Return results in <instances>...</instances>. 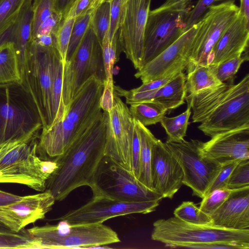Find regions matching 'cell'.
Returning <instances> with one entry per match:
<instances>
[{"label": "cell", "mask_w": 249, "mask_h": 249, "mask_svg": "<svg viewBox=\"0 0 249 249\" xmlns=\"http://www.w3.org/2000/svg\"><path fill=\"white\" fill-rule=\"evenodd\" d=\"M106 127L103 115L77 137L62 155L53 160L56 170L48 179L46 189L56 201L65 199L75 189L90 188L105 156Z\"/></svg>", "instance_id": "obj_1"}, {"label": "cell", "mask_w": 249, "mask_h": 249, "mask_svg": "<svg viewBox=\"0 0 249 249\" xmlns=\"http://www.w3.org/2000/svg\"><path fill=\"white\" fill-rule=\"evenodd\" d=\"M193 111L192 121L205 135L249 128V74L237 84L233 80L187 95Z\"/></svg>", "instance_id": "obj_2"}, {"label": "cell", "mask_w": 249, "mask_h": 249, "mask_svg": "<svg viewBox=\"0 0 249 249\" xmlns=\"http://www.w3.org/2000/svg\"><path fill=\"white\" fill-rule=\"evenodd\" d=\"M105 84L94 76L81 86L67 107L63 118L39 135L37 152L40 159L49 160L62 155L103 112L100 99Z\"/></svg>", "instance_id": "obj_3"}, {"label": "cell", "mask_w": 249, "mask_h": 249, "mask_svg": "<svg viewBox=\"0 0 249 249\" xmlns=\"http://www.w3.org/2000/svg\"><path fill=\"white\" fill-rule=\"evenodd\" d=\"M39 132L0 143V183L20 184L40 192L46 189L57 164L39 157Z\"/></svg>", "instance_id": "obj_4"}, {"label": "cell", "mask_w": 249, "mask_h": 249, "mask_svg": "<svg viewBox=\"0 0 249 249\" xmlns=\"http://www.w3.org/2000/svg\"><path fill=\"white\" fill-rule=\"evenodd\" d=\"M59 56L56 46H44L32 41L21 74V83L37 107L42 130L53 124L52 86L55 62Z\"/></svg>", "instance_id": "obj_5"}, {"label": "cell", "mask_w": 249, "mask_h": 249, "mask_svg": "<svg viewBox=\"0 0 249 249\" xmlns=\"http://www.w3.org/2000/svg\"><path fill=\"white\" fill-rule=\"evenodd\" d=\"M151 239L172 248L196 244L235 243L249 246V229L234 230L212 224H195L174 216L154 222Z\"/></svg>", "instance_id": "obj_6"}, {"label": "cell", "mask_w": 249, "mask_h": 249, "mask_svg": "<svg viewBox=\"0 0 249 249\" xmlns=\"http://www.w3.org/2000/svg\"><path fill=\"white\" fill-rule=\"evenodd\" d=\"M27 229L42 249H92L121 241L117 232L103 223L71 224L65 220Z\"/></svg>", "instance_id": "obj_7"}, {"label": "cell", "mask_w": 249, "mask_h": 249, "mask_svg": "<svg viewBox=\"0 0 249 249\" xmlns=\"http://www.w3.org/2000/svg\"><path fill=\"white\" fill-rule=\"evenodd\" d=\"M42 128L37 107L23 85L0 84V143Z\"/></svg>", "instance_id": "obj_8"}, {"label": "cell", "mask_w": 249, "mask_h": 249, "mask_svg": "<svg viewBox=\"0 0 249 249\" xmlns=\"http://www.w3.org/2000/svg\"><path fill=\"white\" fill-rule=\"evenodd\" d=\"M95 77L105 85L107 78L101 44L91 26L64 65L62 96L67 108L81 86Z\"/></svg>", "instance_id": "obj_9"}, {"label": "cell", "mask_w": 249, "mask_h": 249, "mask_svg": "<svg viewBox=\"0 0 249 249\" xmlns=\"http://www.w3.org/2000/svg\"><path fill=\"white\" fill-rule=\"evenodd\" d=\"M90 189L93 194L128 202L161 201L163 198L141 182L131 172L105 156L101 161Z\"/></svg>", "instance_id": "obj_10"}, {"label": "cell", "mask_w": 249, "mask_h": 249, "mask_svg": "<svg viewBox=\"0 0 249 249\" xmlns=\"http://www.w3.org/2000/svg\"><path fill=\"white\" fill-rule=\"evenodd\" d=\"M191 9L188 7H158L149 11L144 34L142 67L173 44L184 33L185 17Z\"/></svg>", "instance_id": "obj_11"}, {"label": "cell", "mask_w": 249, "mask_h": 249, "mask_svg": "<svg viewBox=\"0 0 249 249\" xmlns=\"http://www.w3.org/2000/svg\"><path fill=\"white\" fill-rule=\"evenodd\" d=\"M200 142L166 141L165 143L181 168L183 184L191 188L194 195L202 198L222 165L201 154Z\"/></svg>", "instance_id": "obj_12"}, {"label": "cell", "mask_w": 249, "mask_h": 249, "mask_svg": "<svg viewBox=\"0 0 249 249\" xmlns=\"http://www.w3.org/2000/svg\"><path fill=\"white\" fill-rule=\"evenodd\" d=\"M239 14L234 2L211 5L197 22L189 63L209 65L213 48Z\"/></svg>", "instance_id": "obj_13"}, {"label": "cell", "mask_w": 249, "mask_h": 249, "mask_svg": "<svg viewBox=\"0 0 249 249\" xmlns=\"http://www.w3.org/2000/svg\"><path fill=\"white\" fill-rule=\"evenodd\" d=\"M160 201L128 202L93 194L92 198L86 203L54 220H65L71 224L103 223L119 216L150 213L156 210Z\"/></svg>", "instance_id": "obj_14"}, {"label": "cell", "mask_w": 249, "mask_h": 249, "mask_svg": "<svg viewBox=\"0 0 249 249\" xmlns=\"http://www.w3.org/2000/svg\"><path fill=\"white\" fill-rule=\"evenodd\" d=\"M106 127L105 156L110 157L131 172V147L135 119L129 109L114 93L111 110L103 112Z\"/></svg>", "instance_id": "obj_15"}, {"label": "cell", "mask_w": 249, "mask_h": 249, "mask_svg": "<svg viewBox=\"0 0 249 249\" xmlns=\"http://www.w3.org/2000/svg\"><path fill=\"white\" fill-rule=\"evenodd\" d=\"M151 0H127L118 33L119 47L135 69L142 67L144 34Z\"/></svg>", "instance_id": "obj_16"}, {"label": "cell", "mask_w": 249, "mask_h": 249, "mask_svg": "<svg viewBox=\"0 0 249 249\" xmlns=\"http://www.w3.org/2000/svg\"><path fill=\"white\" fill-rule=\"evenodd\" d=\"M197 23L173 44L138 70L134 76L146 83L177 71H183L189 62Z\"/></svg>", "instance_id": "obj_17"}, {"label": "cell", "mask_w": 249, "mask_h": 249, "mask_svg": "<svg viewBox=\"0 0 249 249\" xmlns=\"http://www.w3.org/2000/svg\"><path fill=\"white\" fill-rule=\"evenodd\" d=\"M183 174L165 143L157 139L152 148L151 189L162 197L172 199L183 185Z\"/></svg>", "instance_id": "obj_18"}, {"label": "cell", "mask_w": 249, "mask_h": 249, "mask_svg": "<svg viewBox=\"0 0 249 249\" xmlns=\"http://www.w3.org/2000/svg\"><path fill=\"white\" fill-rule=\"evenodd\" d=\"M208 142H200L201 154L221 165L249 159V128L216 134Z\"/></svg>", "instance_id": "obj_19"}, {"label": "cell", "mask_w": 249, "mask_h": 249, "mask_svg": "<svg viewBox=\"0 0 249 249\" xmlns=\"http://www.w3.org/2000/svg\"><path fill=\"white\" fill-rule=\"evenodd\" d=\"M186 76L180 72L172 80L160 89L139 92H132L114 85V93L124 97L127 104L153 102L158 103L168 111L176 109L185 103L186 95Z\"/></svg>", "instance_id": "obj_20"}, {"label": "cell", "mask_w": 249, "mask_h": 249, "mask_svg": "<svg viewBox=\"0 0 249 249\" xmlns=\"http://www.w3.org/2000/svg\"><path fill=\"white\" fill-rule=\"evenodd\" d=\"M249 40V22L239 12L213 48L209 65H217L248 53Z\"/></svg>", "instance_id": "obj_21"}, {"label": "cell", "mask_w": 249, "mask_h": 249, "mask_svg": "<svg viewBox=\"0 0 249 249\" xmlns=\"http://www.w3.org/2000/svg\"><path fill=\"white\" fill-rule=\"evenodd\" d=\"M210 217L211 224L216 226L234 230L249 229V187L232 190Z\"/></svg>", "instance_id": "obj_22"}, {"label": "cell", "mask_w": 249, "mask_h": 249, "mask_svg": "<svg viewBox=\"0 0 249 249\" xmlns=\"http://www.w3.org/2000/svg\"><path fill=\"white\" fill-rule=\"evenodd\" d=\"M55 201L51 192L46 189L39 194L23 196L21 199L9 205L0 206V211L14 217L24 228L44 219Z\"/></svg>", "instance_id": "obj_23"}, {"label": "cell", "mask_w": 249, "mask_h": 249, "mask_svg": "<svg viewBox=\"0 0 249 249\" xmlns=\"http://www.w3.org/2000/svg\"><path fill=\"white\" fill-rule=\"evenodd\" d=\"M32 1L26 5L18 18L12 41L18 56L21 77L26 55L32 41Z\"/></svg>", "instance_id": "obj_24"}, {"label": "cell", "mask_w": 249, "mask_h": 249, "mask_svg": "<svg viewBox=\"0 0 249 249\" xmlns=\"http://www.w3.org/2000/svg\"><path fill=\"white\" fill-rule=\"evenodd\" d=\"M186 68V95L195 94L203 90L217 87L223 83L217 78L210 65L188 63Z\"/></svg>", "instance_id": "obj_25"}, {"label": "cell", "mask_w": 249, "mask_h": 249, "mask_svg": "<svg viewBox=\"0 0 249 249\" xmlns=\"http://www.w3.org/2000/svg\"><path fill=\"white\" fill-rule=\"evenodd\" d=\"M141 145L139 180L151 189V164L152 148L157 139L146 126L135 120Z\"/></svg>", "instance_id": "obj_26"}, {"label": "cell", "mask_w": 249, "mask_h": 249, "mask_svg": "<svg viewBox=\"0 0 249 249\" xmlns=\"http://www.w3.org/2000/svg\"><path fill=\"white\" fill-rule=\"evenodd\" d=\"M22 82L17 54L12 42L0 46V84Z\"/></svg>", "instance_id": "obj_27"}, {"label": "cell", "mask_w": 249, "mask_h": 249, "mask_svg": "<svg viewBox=\"0 0 249 249\" xmlns=\"http://www.w3.org/2000/svg\"><path fill=\"white\" fill-rule=\"evenodd\" d=\"M0 249H41L40 241L27 229L18 232L0 229Z\"/></svg>", "instance_id": "obj_28"}, {"label": "cell", "mask_w": 249, "mask_h": 249, "mask_svg": "<svg viewBox=\"0 0 249 249\" xmlns=\"http://www.w3.org/2000/svg\"><path fill=\"white\" fill-rule=\"evenodd\" d=\"M64 65L60 56L58 57L55 64L52 86V125L61 120L67 112L62 96Z\"/></svg>", "instance_id": "obj_29"}, {"label": "cell", "mask_w": 249, "mask_h": 249, "mask_svg": "<svg viewBox=\"0 0 249 249\" xmlns=\"http://www.w3.org/2000/svg\"><path fill=\"white\" fill-rule=\"evenodd\" d=\"M130 112L133 118L144 126L160 123L168 110L162 106L153 102H142L130 105Z\"/></svg>", "instance_id": "obj_30"}, {"label": "cell", "mask_w": 249, "mask_h": 249, "mask_svg": "<svg viewBox=\"0 0 249 249\" xmlns=\"http://www.w3.org/2000/svg\"><path fill=\"white\" fill-rule=\"evenodd\" d=\"M187 102L186 110L181 114L174 117L164 116L160 123L167 135V141L179 142L184 141L191 114V106Z\"/></svg>", "instance_id": "obj_31"}, {"label": "cell", "mask_w": 249, "mask_h": 249, "mask_svg": "<svg viewBox=\"0 0 249 249\" xmlns=\"http://www.w3.org/2000/svg\"><path fill=\"white\" fill-rule=\"evenodd\" d=\"M118 32L110 39L107 33L104 37L101 46L107 81H113V69L120 52L118 42Z\"/></svg>", "instance_id": "obj_32"}, {"label": "cell", "mask_w": 249, "mask_h": 249, "mask_svg": "<svg viewBox=\"0 0 249 249\" xmlns=\"http://www.w3.org/2000/svg\"><path fill=\"white\" fill-rule=\"evenodd\" d=\"M174 214L175 217L189 223L211 224L210 216L203 212L192 201H183L175 210Z\"/></svg>", "instance_id": "obj_33"}, {"label": "cell", "mask_w": 249, "mask_h": 249, "mask_svg": "<svg viewBox=\"0 0 249 249\" xmlns=\"http://www.w3.org/2000/svg\"><path fill=\"white\" fill-rule=\"evenodd\" d=\"M33 0H0V34L18 18L26 5Z\"/></svg>", "instance_id": "obj_34"}, {"label": "cell", "mask_w": 249, "mask_h": 249, "mask_svg": "<svg viewBox=\"0 0 249 249\" xmlns=\"http://www.w3.org/2000/svg\"><path fill=\"white\" fill-rule=\"evenodd\" d=\"M94 12V10H89L83 14L75 17L68 48L66 61L71 57L83 38L88 28L91 24Z\"/></svg>", "instance_id": "obj_35"}, {"label": "cell", "mask_w": 249, "mask_h": 249, "mask_svg": "<svg viewBox=\"0 0 249 249\" xmlns=\"http://www.w3.org/2000/svg\"><path fill=\"white\" fill-rule=\"evenodd\" d=\"M55 0H33L32 4V39L40 26L55 12Z\"/></svg>", "instance_id": "obj_36"}, {"label": "cell", "mask_w": 249, "mask_h": 249, "mask_svg": "<svg viewBox=\"0 0 249 249\" xmlns=\"http://www.w3.org/2000/svg\"><path fill=\"white\" fill-rule=\"evenodd\" d=\"M91 26L98 39L102 41L107 33H108L110 26V5L108 1H105L100 5L94 12Z\"/></svg>", "instance_id": "obj_37"}, {"label": "cell", "mask_w": 249, "mask_h": 249, "mask_svg": "<svg viewBox=\"0 0 249 249\" xmlns=\"http://www.w3.org/2000/svg\"><path fill=\"white\" fill-rule=\"evenodd\" d=\"M249 60L248 53L225 61L217 65L211 66L217 78L225 82L232 79L242 64Z\"/></svg>", "instance_id": "obj_38"}, {"label": "cell", "mask_w": 249, "mask_h": 249, "mask_svg": "<svg viewBox=\"0 0 249 249\" xmlns=\"http://www.w3.org/2000/svg\"><path fill=\"white\" fill-rule=\"evenodd\" d=\"M75 18L74 17L69 16L63 19L55 34L56 47L64 65Z\"/></svg>", "instance_id": "obj_39"}, {"label": "cell", "mask_w": 249, "mask_h": 249, "mask_svg": "<svg viewBox=\"0 0 249 249\" xmlns=\"http://www.w3.org/2000/svg\"><path fill=\"white\" fill-rule=\"evenodd\" d=\"M231 191L227 188L214 190L202 198L199 209L210 216L224 203Z\"/></svg>", "instance_id": "obj_40"}, {"label": "cell", "mask_w": 249, "mask_h": 249, "mask_svg": "<svg viewBox=\"0 0 249 249\" xmlns=\"http://www.w3.org/2000/svg\"><path fill=\"white\" fill-rule=\"evenodd\" d=\"M249 187V159L240 161L232 171L227 188L237 190Z\"/></svg>", "instance_id": "obj_41"}, {"label": "cell", "mask_w": 249, "mask_h": 249, "mask_svg": "<svg viewBox=\"0 0 249 249\" xmlns=\"http://www.w3.org/2000/svg\"><path fill=\"white\" fill-rule=\"evenodd\" d=\"M127 0H107L110 5V26L108 36L112 39L122 23Z\"/></svg>", "instance_id": "obj_42"}, {"label": "cell", "mask_w": 249, "mask_h": 249, "mask_svg": "<svg viewBox=\"0 0 249 249\" xmlns=\"http://www.w3.org/2000/svg\"><path fill=\"white\" fill-rule=\"evenodd\" d=\"M217 1H219V0H198L194 7L190 9L185 15L184 32L196 25L209 8Z\"/></svg>", "instance_id": "obj_43"}, {"label": "cell", "mask_w": 249, "mask_h": 249, "mask_svg": "<svg viewBox=\"0 0 249 249\" xmlns=\"http://www.w3.org/2000/svg\"><path fill=\"white\" fill-rule=\"evenodd\" d=\"M239 161L238 160L231 161L222 164L218 174L206 191L205 196L214 190L227 188L231 174Z\"/></svg>", "instance_id": "obj_44"}, {"label": "cell", "mask_w": 249, "mask_h": 249, "mask_svg": "<svg viewBox=\"0 0 249 249\" xmlns=\"http://www.w3.org/2000/svg\"><path fill=\"white\" fill-rule=\"evenodd\" d=\"M63 19L62 15L56 11L55 12L41 24L33 39L41 36L55 35Z\"/></svg>", "instance_id": "obj_45"}, {"label": "cell", "mask_w": 249, "mask_h": 249, "mask_svg": "<svg viewBox=\"0 0 249 249\" xmlns=\"http://www.w3.org/2000/svg\"><path fill=\"white\" fill-rule=\"evenodd\" d=\"M140 138L135 125L131 147V172L138 178L140 174Z\"/></svg>", "instance_id": "obj_46"}, {"label": "cell", "mask_w": 249, "mask_h": 249, "mask_svg": "<svg viewBox=\"0 0 249 249\" xmlns=\"http://www.w3.org/2000/svg\"><path fill=\"white\" fill-rule=\"evenodd\" d=\"M184 248L194 249H249V246L228 242H212L196 244L187 246Z\"/></svg>", "instance_id": "obj_47"}, {"label": "cell", "mask_w": 249, "mask_h": 249, "mask_svg": "<svg viewBox=\"0 0 249 249\" xmlns=\"http://www.w3.org/2000/svg\"><path fill=\"white\" fill-rule=\"evenodd\" d=\"M180 72L182 71L175 72L158 79L146 83H142L140 87L129 90L132 92H139L157 89L166 84Z\"/></svg>", "instance_id": "obj_48"}, {"label": "cell", "mask_w": 249, "mask_h": 249, "mask_svg": "<svg viewBox=\"0 0 249 249\" xmlns=\"http://www.w3.org/2000/svg\"><path fill=\"white\" fill-rule=\"evenodd\" d=\"M113 81H107L100 99V106L104 111H110L113 105L114 101Z\"/></svg>", "instance_id": "obj_49"}, {"label": "cell", "mask_w": 249, "mask_h": 249, "mask_svg": "<svg viewBox=\"0 0 249 249\" xmlns=\"http://www.w3.org/2000/svg\"><path fill=\"white\" fill-rule=\"evenodd\" d=\"M0 229L18 232L22 228L20 222L7 213L0 211Z\"/></svg>", "instance_id": "obj_50"}, {"label": "cell", "mask_w": 249, "mask_h": 249, "mask_svg": "<svg viewBox=\"0 0 249 249\" xmlns=\"http://www.w3.org/2000/svg\"><path fill=\"white\" fill-rule=\"evenodd\" d=\"M92 0H76L66 17L69 16L76 17L89 10Z\"/></svg>", "instance_id": "obj_51"}, {"label": "cell", "mask_w": 249, "mask_h": 249, "mask_svg": "<svg viewBox=\"0 0 249 249\" xmlns=\"http://www.w3.org/2000/svg\"><path fill=\"white\" fill-rule=\"evenodd\" d=\"M76 0H55V9L62 15L63 19L66 18L69 11Z\"/></svg>", "instance_id": "obj_52"}, {"label": "cell", "mask_w": 249, "mask_h": 249, "mask_svg": "<svg viewBox=\"0 0 249 249\" xmlns=\"http://www.w3.org/2000/svg\"><path fill=\"white\" fill-rule=\"evenodd\" d=\"M19 196L0 190V206H6L14 203L22 198Z\"/></svg>", "instance_id": "obj_53"}, {"label": "cell", "mask_w": 249, "mask_h": 249, "mask_svg": "<svg viewBox=\"0 0 249 249\" xmlns=\"http://www.w3.org/2000/svg\"><path fill=\"white\" fill-rule=\"evenodd\" d=\"M191 0H166L159 7L168 8L171 7L187 8Z\"/></svg>", "instance_id": "obj_54"}, {"label": "cell", "mask_w": 249, "mask_h": 249, "mask_svg": "<svg viewBox=\"0 0 249 249\" xmlns=\"http://www.w3.org/2000/svg\"><path fill=\"white\" fill-rule=\"evenodd\" d=\"M239 12L249 22V0H240Z\"/></svg>", "instance_id": "obj_55"}, {"label": "cell", "mask_w": 249, "mask_h": 249, "mask_svg": "<svg viewBox=\"0 0 249 249\" xmlns=\"http://www.w3.org/2000/svg\"><path fill=\"white\" fill-rule=\"evenodd\" d=\"M107 1V0H92L89 10L95 11L100 5Z\"/></svg>", "instance_id": "obj_56"}, {"label": "cell", "mask_w": 249, "mask_h": 249, "mask_svg": "<svg viewBox=\"0 0 249 249\" xmlns=\"http://www.w3.org/2000/svg\"><path fill=\"white\" fill-rule=\"evenodd\" d=\"M235 0H219V1L222 2H227V1H232L234 2Z\"/></svg>", "instance_id": "obj_57"}]
</instances>
